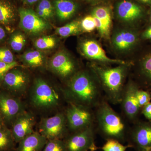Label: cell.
Returning <instances> with one entry per match:
<instances>
[{"label": "cell", "mask_w": 151, "mask_h": 151, "mask_svg": "<svg viewBox=\"0 0 151 151\" xmlns=\"http://www.w3.org/2000/svg\"><path fill=\"white\" fill-rule=\"evenodd\" d=\"M16 144L10 128L6 125L0 127V151H12Z\"/></svg>", "instance_id": "603a6c76"}, {"label": "cell", "mask_w": 151, "mask_h": 151, "mask_svg": "<svg viewBox=\"0 0 151 151\" xmlns=\"http://www.w3.org/2000/svg\"><path fill=\"white\" fill-rule=\"evenodd\" d=\"M64 112L69 133L95 126V113L92 108L67 102Z\"/></svg>", "instance_id": "5b68a950"}, {"label": "cell", "mask_w": 151, "mask_h": 151, "mask_svg": "<svg viewBox=\"0 0 151 151\" xmlns=\"http://www.w3.org/2000/svg\"><path fill=\"white\" fill-rule=\"evenodd\" d=\"M81 30L84 32H91L96 29L94 17L92 15L87 16L80 22Z\"/></svg>", "instance_id": "4dcf8cb0"}, {"label": "cell", "mask_w": 151, "mask_h": 151, "mask_svg": "<svg viewBox=\"0 0 151 151\" xmlns=\"http://www.w3.org/2000/svg\"><path fill=\"white\" fill-rule=\"evenodd\" d=\"M26 40L25 36L21 32H17L14 33L10 40V45L14 51H21L25 45Z\"/></svg>", "instance_id": "83f0119b"}, {"label": "cell", "mask_w": 151, "mask_h": 151, "mask_svg": "<svg viewBox=\"0 0 151 151\" xmlns=\"http://www.w3.org/2000/svg\"><path fill=\"white\" fill-rule=\"evenodd\" d=\"M42 151H66L62 139L48 140Z\"/></svg>", "instance_id": "f546056e"}, {"label": "cell", "mask_w": 151, "mask_h": 151, "mask_svg": "<svg viewBox=\"0 0 151 151\" xmlns=\"http://www.w3.org/2000/svg\"><path fill=\"white\" fill-rule=\"evenodd\" d=\"M141 114L145 116L146 119L151 122V102L144 106L141 109Z\"/></svg>", "instance_id": "d590c367"}, {"label": "cell", "mask_w": 151, "mask_h": 151, "mask_svg": "<svg viewBox=\"0 0 151 151\" xmlns=\"http://www.w3.org/2000/svg\"><path fill=\"white\" fill-rule=\"evenodd\" d=\"M150 1H151V0H150Z\"/></svg>", "instance_id": "b9f144b4"}, {"label": "cell", "mask_w": 151, "mask_h": 151, "mask_svg": "<svg viewBox=\"0 0 151 151\" xmlns=\"http://www.w3.org/2000/svg\"><path fill=\"white\" fill-rule=\"evenodd\" d=\"M131 64L119 65L111 68L92 64L90 68L97 76L105 99L113 105L120 104L125 81Z\"/></svg>", "instance_id": "3957f363"}, {"label": "cell", "mask_w": 151, "mask_h": 151, "mask_svg": "<svg viewBox=\"0 0 151 151\" xmlns=\"http://www.w3.org/2000/svg\"><path fill=\"white\" fill-rule=\"evenodd\" d=\"M81 49L82 53L87 58L103 63L127 65L132 63L120 59H113L106 55L105 50L99 43L93 40H86L82 42Z\"/></svg>", "instance_id": "e0dca14e"}, {"label": "cell", "mask_w": 151, "mask_h": 151, "mask_svg": "<svg viewBox=\"0 0 151 151\" xmlns=\"http://www.w3.org/2000/svg\"><path fill=\"white\" fill-rule=\"evenodd\" d=\"M101 149L103 151H126L127 149L132 148L129 145H124V144L119 141L114 139H108L106 140Z\"/></svg>", "instance_id": "f1b7e54d"}, {"label": "cell", "mask_w": 151, "mask_h": 151, "mask_svg": "<svg viewBox=\"0 0 151 151\" xmlns=\"http://www.w3.org/2000/svg\"><path fill=\"white\" fill-rule=\"evenodd\" d=\"M127 142L136 151H151V122L140 119L132 124Z\"/></svg>", "instance_id": "30bf717a"}, {"label": "cell", "mask_w": 151, "mask_h": 151, "mask_svg": "<svg viewBox=\"0 0 151 151\" xmlns=\"http://www.w3.org/2000/svg\"><path fill=\"white\" fill-rule=\"evenodd\" d=\"M90 70L78 71L67 81L63 89L67 103L94 109L105 98L97 76Z\"/></svg>", "instance_id": "6da1fadb"}, {"label": "cell", "mask_w": 151, "mask_h": 151, "mask_svg": "<svg viewBox=\"0 0 151 151\" xmlns=\"http://www.w3.org/2000/svg\"><path fill=\"white\" fill-rule=\"evenodd\" d=\"M105 98L94 109L95 127L98 133L105 140H116L127 142L131 127L122 114L114 111Z\"/></svg>", "instance_id": "7a4b0ae2"}, {"label": "cell", "mask_w": 151, "mask_h": 151, "mask_svg": "<svg viewBox=\"0 0 151 151\" xmlns=\"http://www.w3.org/2000/svg\"><path fill=\"white\" fill-rule=\"evenodd\" d=\"M139 86L132 79L125 85L120 104L122 115L129 124H135L140 120L141 108L138 103L137 93Z\"/></svg>", "instance_id": "ba28073f"}, {"label": "cell", "mask_w": 151, "mask_h": 151, "mask_svg": "<svg viewBox=\"0 0 151 151\" xmlns=\"http://www.w3.org/2000/svg\"><path fill=\"white\" fill-rule=\"evenodd\" d=\"M17 61L8 63L0 61V84L2 81L5 76L11 69L14 68L21 66Z\"/></svg>", "instance_id": "d6a6232c"}, {"label": "cell", "mask_w": 151, "mask_h": 151, "mask_svg": "<svg viewBox=\"0 0 151 151\" xmlns=\"http://www.w3.org/2000/svg\"><path fill=\"white\" fill-rule=\"evenodd\" d=\"M14 17L13 8L7 3L0 1V23L8 25L13 22Z\"/></svg>", "instance_id": "d4e9b609"}, {"label": "cell", "mask_w": 151, "mask_h": 151, "mask_svg": "<svg viewBox=\"0 0 151 151\" xmlns=\"http://www.w3.org/2000/svg\"><path fill=\"white\" fill-rule=\"evenodd\" d=\"M29 95L31 105L39 111H52L67 103L63 89H56L40 77L35 79Z\"/></svg>", "instance_id": "277c9868"}, {"label": "cell", "mask_w": 151, "mask_h": 151, "mask_svg": "<svg viewBox=\"0 0 151 151\" xmlns=\"http://www.w3.org/2000/svg\"><path fill=\"white\" fill-rule=\"evenodd\" d=\"M37 14L42 19L47 21L53 15V8L49 0H42L38 5Z\"/></svg>", "instance_id": "484cf974"}, {"label": "cell", "mask_w": 151, "mask_h": 151, "mask_svg": "<svg viewBox=\"0 0 151 151\" xmlns=\"http://www.w3.org/2000/svg\"><path fill=\"white\" fill-rule=\"evenodd\" d=\"M150 6V10L149 11L148 17L149 22L150 24H151V5Z\"/></svg>", "instance_id": "60d3db41"}, {"label": "cell", "mask_w": 151, "mask_h": 151, "mask_svg": "<svg viewBox=\"0 0 151 151\" xmlns=\"http://www.w3.org/2000/svg\"><path fill=\"white\" fill-rule=\"evenodd\" d=\"M137 98L141 108L150 102L151 93L148 91L139 88L137 91Z\"/></svg>", "instance_id": "1f68e13d"}, {"label": "cell", "mask_w": 151, "mask_h": 151, "mask_svg": "<svg viewBox=\"0 0 151 151\" xmlns=\"http://www.w3.org/2000/svg\"><path fill=\"white\" fill-rule=\"evenodd\" d=\"M95 126L73 133L63 139L66 151H96L99 149L95 143Z\"/></svg>", "instance_id": "9c48e42d"}, {"label": "cell", "mask_w": 151, "mask_h": 151, "mask_svg": "<svg viewBox=\"0 0 151 151\" xmlns=\"http://www.w3.org/2000/svg\"><path fill=\"white\" fill-rule=\"evenodd\" d=\"M35 118L31 112L24 111L14 120L10 127L16 143H19L26 137L34 132Z\"/></svg>", "instance_id": "2e32d148"}, {"label": "cell", "mask_w": 151, "mask_h": 151, "mask_svg": "<svg viewBox=\"0 0 151 151\" xmlns=\"http://www.w3.org/2000/svg\"><path fill=\"white\" fill-rule=\"evenodd\" d=\"M137 1L142 3V4H144L148 5L150 6L151 5L150 0H137Z\"/></svg>", "instance_id": "74e56055"}, {"label": "cell", "mask_w": 151, "mask_h": 151, "mask_svg": "<svg viewBox=\"0 0 151 151\" xmlns=\"http://www.w3.org/2000/svg\"><path fill=\"white\" fill-rule=\"evenodd\" d=\"M92 15L100 20L104 29V38H108L112 26V18L109 9L106 7H97L93 9Z\"/></svg>", "instance_id": "44dd1931"}, {"label": "cell", "mask_w": 151, "mask_h": 151, "mask_svg": "<svg viewBox=\"0 0 151 151\" xmlns=\"http://www.w3.org/2000/svg\"><path fill=\"white\" fill-rule=\"evenodd\" d=\"M56 44V39L50 35L44 36L37 38L35 42L36 48L41 50L51 49Z\"/></svg>", "instance_id": "4316f807"}, {"label": "cell", "mask_w": 151, "mask_h": 151, "mask_svg": "<svg viewBox=\"0 0 151 151\" xmlns=\"http://www.w3.org/2000/svg\"><path fill=\"white\" fill-rule=\"evenodd\" d=\"M49 67L52 72L68 81L78 71H76V66L72 59L62 51L56 52L52 57Z\"/></svg>", "instance_id": "5bb4252c"}, {"label": "cell", "mask_w": 151, "mask_h": 151, "mask_svg": "<svg viewBox=\"0 0 151 151\" xmlns=\"http://www.w3.org/2000/svg\"><path fill=\"white\" fill-rule=\"evenodd\" d=\"M38 132H35L18 143L16 151H42L47 142Z\"/></svg>", "instance_id": "d6986e66"}, {"label": "cell", "mask_w": 151, "mask_h": 151, "mask_svg": "<svg viewBox=\"0 0 151 151\" xmlns=\"http://www.w3.org/2000/svg\"><path fill=\"white\" fill-rule=\"evenodd\" d=\"M19 12L20 27L25 32L30 34L37 35L46 31L49 28L46 21L31 10L20 9Z\"/></svg>", "instance_id": "4fadbf2b"}, {"label": "cell", "mask_w": 151, "mask_h": 151, "mask_svg": "<svg viewBox=\"0 0 151 151\" xmlns=\"http://www.w3.org/2000/svg\"><path fill=\"white\" fill-rule=\"evenodd\" d=\"M117 13L122 21L136 24L140 23L147 16L145 9L142 6L126 0L119 3L117 6Z\"/></svg>", "instance_id": "9a60e30c"}, {"label": "cell", "mask_w": 151, "mask_h": 151, "mask_svg": "<svg viewBox=\"0 0 151 151\" xmlns=\"http://www.w3.org/2000/svg\"><path fill=\"white\" fill-rule=\"evenodd\" d=\"M38 1L39 0H24V2L28 4H32Z\"/></svg>", "instance_id": "f35d334b"}, {"label": "cell", "mask_w": 151, "mask_h": 151, "mask_svg": "<svg viewBox=\"0 0 151 151\" xmlns=\"http://www.w3.org/2000/svg\"><path fill=\"white\" fill-rule=\"evenodd\" d=\"M141 40L151 41V24L148 25L140 35Z\"/></svg>", "instance_id": "e575fe53"}, {"label": "cell", "mask_w": 151, "mask_h": 151, "mask_svg": "<svg viewBox=\"0 0 151 151\" xmlns=\"http://www.w3.org/2000/svg\"><path fill=\"white\" fill-rule=\"evenodd\" d=\"M22 58L25 64L32 68H37L44 65V56L42 52L38 50L26 52L23 55Z\"/></svg>", "instance_id": "7402d4cb"}, {"label": "cell", "mask_w": 151, "mask_h": 151, "mask_svg": "<svg viewBox=\"0 0 151 151\" xmlns=\"http://www.w3.org/2000/svg\"><path fill=\"white\" fill-rule=\"evenodd\" d=\"M6 37V32L2 27L0 26V42L1 41Z\"/></svg>", "instance_id": "8d00e7d4"}, {"label": "cell", "mask_w": 151, "mask_h": 151, "mask_svg": "<svg viewBox=\"0 0 151 151\" xmlns=\"http://www.w3.org/2000/svg\"><path fill=\"white\" fill-rule=\"evenodd\" d=\"M81 31L80 22L74 21L61 27L57 28L55 33L61 37H66L78 34Z\"/></svg>", "instance_id": "cb8c5ba5"}, {"label": "cell", "mask_w": 151, "mask_h": 151, "mask_svg": "<svg viewBox=\"0 0 151 151\" xmlns=\"http://www.w3.org/2000/svg\"><path fill=\"white\" fill-rule=\"evenodd\" d=\"M38 132L47 139L63 140L69 133L64 111L43 118L39 124Z\"/></svg>", "instance_id": "52a82bcc"}, {"label": "cell", "mask_w": 151, "mask_h": 151, "mask_svg": "<svg viewBox=\"0 0 151 151\" xmlns=\"http://www.w3.org/2000/svg\"><path fill=\"white\" fill-rule=\"evenodd\" d=\"M0 61L5 63H12L15 61L12 52L6 48H0Z\"/></svg>", "instance_id": "836d02e7"}, {"label": "cell", "mask_w": 151, "mask_h": 151, "mask_svg": "<svg viewBox=\"0 0 151 151\" xmlns=\"http://www.w3.org/2000/svg\"></svg>", "instance_id": "7bdbcfd3"}, {"label": "cell", "mask_w": 151, "mask_h": 151, "mask_svg": "<svg viewBox=\"0 0 151 151\" xmlns=\"http://www.w3.org/2000/svg\"><path fill=\"white\" fill-rule=\"evenodd\" d=\"M140 34L136 30H122L115 33L112 37L114 48L120 52L129 51L139 43Z\"/></svg>", "instance_id": "ac0fdd59"}, {"label": "cell", "mask_w": 151, "mask_h": 151, "mask_svg": "<svg viewBox=\"0 0 151 151\" xmlns=\"http://www.w3.org/2000/svg\"><path fill=\"white\" fill-rule=\"evenodd\" d=\"M4 125H5V124L4 123L2 116H1V113H0V127H2V126H4Z\"/></svg>", "instance_id": "ab89813d"}, {"label": "cell", "mask_w": 151, "mask_h": 151, "mask_svg": "<svg viewBox=\"0 0 151 151\" xmlns=\"http://www.w3.org/2000/svg\"><path fill=\"white\" fill-rule=\"evenodd\" d=\"M55 7L58 17L63 21L70 19L76 8L75 3L70 0H56Z\"/></svg>", "instance_id": "ffe728a7"}, {"label": "cell", "mask_w": 151, "mask_h": 151, "mask_svg": "<svg viewBox=\"0 0 151 151\" xmlns=\"http://www.w3.org/2000/svg\"><path fill=\"white\" fill-rule=\"evenodd\" d=\"M134 66L136 80L134 81L140 89L151 93V48L141 55Z\"/></svg>", "instance_id": "7c38bea8"}, {"label": "cell", "mask_w": 151, "mask_h": 151, "mask_svg": "<svg viewBox=\"0 0 151 151\" xmlns=\"http://www.w3.org/2000/svg\"><path fill=\"white\" fill-rule=\"evenodd\" d=\"M21 66L14 68L6 74L0 84V88L14 96L21 98L27 94L30 77L26 71L20 68Z\"/></svg>", "instance_id": "8992f818"}, {"label": "cell", "mask_w": 151, "mask_h": 151, "mask_svg": "<svg viewBox=\"0 0 151 151\" xmlns=\"http://www.w3.org/2000/svg\"><path fill=\"white\" fill-rule=\"evenodd\" d=\"M26 110L21 98L0 89V113L6 126L10 128L17 117Z\"/></svg>", "instance_id": "8fae6325"}]
</instances>
